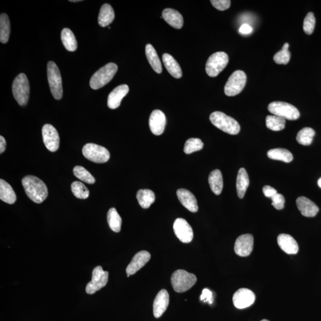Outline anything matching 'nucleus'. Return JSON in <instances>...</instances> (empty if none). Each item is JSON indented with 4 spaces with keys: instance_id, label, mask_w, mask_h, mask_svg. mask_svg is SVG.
I'll return each instance as SVG.
<instances>
[{
    "instance_id": "f3484780",
    "label": "nucleus",
    "mask_w": 321,
    "mask_h": 321,
    "mask_svg": "<svg viewBox=\"0 0 321 321\" xmlns=\"http://www.w3.org/2000/svg\"><path fill=\"white\" fill-rule=\"evenodd\" d=\"M151 259V254L147 251H140L135 254L131 263L129 264L126 268V273L127 277L135 274L136 273L144 267Z\"/></svg>"
},
{
    "instance_id": "4be33fe9",
    "label": "nucleus",
    "mask_w": 321,
    "mask_h": 321,
    "mask_svg": "<svg viewBox=\"0 0 321 321\" xmlns=\"http://www.w3.org/2000/svg\"><path fill=\"white\" fill-rule=\"evenodd\" d=\"M277 242L278 246L286 253L294 254L298 252V244L291 235L281 234L277 237Z\"/></svg>"
},
{
    "instance_id": "c03bdc74",
    "label": "nucleus",
    "mask_w": 321,
    "mask_h": 321,
    "mask_svg": "<svg viewBox=\"0 0 321 321\" xmlns=\"http://www.w3.org/2000/svg\"><path fill=\"white\" fill-rule=\"evenodd\" d=\"M201 301L208 302L209 304L213 303L212 293L208 288H204L201 296Z\"/></svg>"
},
{
    "instance_id": "9d476101",
    "label": "nucleus",
    "mask_w": 321,
    "mask_h": 321,
    "mask_svg": "<svg viewBox=\"0 0 321 321\" xmlns=\"http://www.w3.org/2000/svg\"><path fill=\"white\" fill-rule=\"evenodd\" d=\"M83 156L86 158L96 163H105L109 160L110 153L102 146L95 144H87L82 149Z\"/></svg>"
},
{
    "instance_id": "49530a36",
    "label": "nucleus",
    "mask_w": 321,
    "mask_h": 321,
    "mask_svg": "<svg viewBox=\"0 0 321 321\" xmlns=\"http://www.w3.org/2000/svg\"><path fill=\"white\" fill-rule=\"evenodd\" d=\"M253 28L248 24H243L240 26L239 33L243 35H247L252 33Z\"/></svg>"
},
{
    "instance_id": "4c0bfd02",
    "label": "nucleus",
    "mask_w": 321,
    "mask_h": 321,
    "mask_svg": "<svg viewBox=\"0 0 321 321\" xmlns=\"http://www.w3.org/2000/svg\"><path fill=\"white\" fill-rule=\"evenodd\" d=\"M73 194L77 198L85 200L89 196V191L85 185L80 181H75L71 186Z\"/></svg>"
},
{
    "instance_id": "f03ea898",
    "label": "nucleus",
    "mask_w": 321,
    "mask_h": 321,
    "mask_svg": "<svg viewBox=\"0 0 321 321\" xmlns=\"http://www.w3.org/2000/svg\"><path fill=\"white\" fill-rule=\"evenodd\" d=\"M209 120L215 127L230 135L238 134L240 131L238 122L220 111L212 113L209 116Z\"/></svg>"
},
{
    "instance_id": "58836bf2",
    "label": "nucleus",
    "mask_w": 321,
    "mask_h": 321,
    "mask_svg": "<svg viewBox=\"0 0 321 321\" xmlns=\"http://www.w3.org/2000/svg\"><path fill=\"white\" fill-rule=\"evenodd\" d=\"M204 148V143L198 138H190L185 143L184 152L186 154L200 151Z\"/></svg>"
},
{
    "instance_id": "c85d7f7f",
    "label": "nucleus",
    "mask_w": 321,
    "mask_h": 321,
    "mask_svg": "<svg viewBox=\"0 0 321 321\" xmlns=\"http://www.w3.org/2000/svg\"><path fill=\"white\" fill-rule=\"evenodd\" d=\"M115 17L114 10L110 5L105 4L101 7L99 23L101 27H106L113 22Z\"/></svg>"
},
{
    "instance_id": "72a5a7b5",
    "label": "nucleus",
    "mask_w": 321,
    "mask_h": 321,
    "mask_svg": "<svg viewBox=\"0 0 321 321\" xmlns=\"http://www.w3.org/2000/svg\"><path fill=\"white\" fill-rule=\"evenodd\" d=\"M107 221L111 230L116 233L120 232L122 219L116 209L114 208H111L108 212Z\"/></svg>"
},
{
    "instance_id": "09e8293b",
    "label": "nucleus",
    "mask_w": 321,
    "mask_h": 321,
    "mask_svg": "<svg viewBox=\"0 0 321 321\" xmlns=\"http://www.w3.org/2000/svg\"><path fill=\"white\" fill-rule=\"evenodd\" d=\"M317 184H318V186L321 188V177L318 181H317Z\"/></svg>"
},
{
    "instance_id": "f8f14e48",
    "label": "nucleus",
    "mask_w": 321,
    "mask_h": 321,
    "mask_svg": "<svg viewBox=\"0 0 321 321\" xmlns=\"http://www.w3.org/2000/svg\"><path fill=\"white\" fill-rule=\"evenodd\" d=\"M42 134L44 145L49 151H57L60 146V137L56 129L51 124H45L42 129Z\"/></svg>"
},
{
    "instance_id": "412c9836",
    "label": "nucleus",
    "mask_w": 321,
    "mask_h": 321,
    "mask_svg": "<svg viewBox=\"0 0 321 321\" xmlns=\"http://www.w3.org/2000/svg\"><path fill=\"white\" fill-rule=\"evenodd\" d=\"M296 205L302 215L306 217H313L319 211V208L313 202L304 197H299L296 200Z\"/></svg>"
},
{
    "instance_id": "f257e3e1",
    "label": "nucleus",
    "mask_w": 321,
    "mask_h": 321,
    "mask_svg": "<svg viewBox=\"0 0 321 321\" xmlns=\"http://www.w3.org/2000/svg\"><path fill=\"white\" fill-rule=\"evenodd\" d=\"M27 196L35 203L41 204L48 197L46 184L36 176H26L22 181Z\"/></svg>"
},
{
    "instance_id": "8fccbe9b",
    "label": "nucleus",
    "mask_w": 321,
    "mask_h": 321,
    "mask_svg": "<svg viewBox=\"0 0 321 321\" xmlns=\"http://www.w3.org/2000/svg\"><path fill=\"white\" fill-rule=\"evenodd\" d=\"M70 2L75 3V2H81V1H80V0H76V1H75H75H74V0H73V1H72V0H71V1H70Z\"/></svg>"
},
{
    "instance_id": "a211bd4d",
    "label": "nucleus",
    "mask_w": 321,
    "mask_h": 321,
    "mask_svg": "<svg viewBox=\"0 0 321 321\" xmlns=\"http://www.w3.org/2000/svg\"><path fill=\"white\" fill-rule=\"evenodd\" d=\"M170 298L168 292L165 289L160 291L153 302V315L156 318L162 316L163 314L166 311L169 304Z\"/></svg>"
},
{
    "instance_id": "39448f33",
    "label": "nucleus",
    "mask_w": 321,
    "mask_h": 321,
    "mask_svg": "<svg viewBox=\"0 0 321 321\" xmlns=\"http://www.w3.org/2000/svg\"><path fill=\"white\" fill-rule=\"evenodd\" d=\"M197 278L194 274L183 270L174 272L171 277V282L174 291L183 293L189 291L196 283Z\"/></svg>"
},
{
    "instance_id": "9b49d317",
    "label": "nucleus",
    "mask_w": 321,
    "mask_h": 321,
    "mask_svg": "<svg viewBox=\"0 0 321 321\" xmlns=\"http://www.w3.org/2000/svg\"><path fill=\"white\" fill-rule=\"evenodd\" d=\"M109 281V273L103 270L101 266L94 268L92 271V280L86 287L87 294L93 295L103 288Z\"/></svg>"
},
{
    "instance_id": "0eeeda50",
    "label": "nucleus",
    "mask_w": 321,
    "mask_h": 321,
    "mask_svg": "<svg viewBox=\"0 0 321 321\" xmlns=\"http://www.w3.org/2000/svg\"><path fill=\"white\" fill-rule=\"evenodd\" d=\"M268 109L274 116L283 118L284 119L296 120L300 117L297 108L287 103L275 101L269 104Z\"/></svg>"
},
{
    "instance_id": "dca6fc26",
    "label": "nucleus",
    "mask_w": 321,
    "mask_h": 321,
    "mask_svg": "<svg viewBox=\"0 0 321 321\" xmlns=\"http://www.w3.org/2000/svg\"><path fill=\"white\" fill-rule=\"evenodd\" d=\"M149 124L153 135L159 136L163 134L166 125V117L163 111L155 110L150 116Z\"/></svg>"
},
{
    "instance_id": "ddd939ff",
    "label": "nucleus",
    "mask_w": 321,
    "mask_h": 321,
    "mask_svg": "<svg viewBox=\"0 0 321 321\" xmlns=\"http://www.w3.org/2000/svg\"><path fill=\"white\" fill-rule=\"evenodd\" d=\"M255 298V295L250 290L240 288L233 295V304L237 309H245L253 304Z\"/></svg>"
},
{
    "instance_id": "2eb2a0df",
    "label": "nucleus",
    "mask_w": 321,
    "mask_h": 321,
    "mask_svg": "<svg viewBox=\"0 0 321 321\" xmlns=\"http://www.w3.org/2000/svg\"><path fill=\"white\" fill-rule=\"evenodd\" d=\"M253 237L250 234L240 236L236 240L235 252L240 256L246 257L252 253Z\"/></svg>"
},
{
    "instance_id": "6ab92c4d",
    "label": "nucleus",
    "mask_w": 321,
    "mask_h": 321,
    "mask_svg": "<svg viewBox=\"0 0 321 321\" xmlns=\"http://www.w3.org/2000/svg\"><path fill=\"white\" fill-rule=\"evenodd\" d=\"M129 88L127 85H121L116 87L108 97V106L111 109H116L120 106L121 101L127 95Z\"/></svg>"
},
{
    "instance_id": "79ce46f5",
    "label": "nucleus",
    "mask_w": 321,
    "mask_h": 321,
    "mask_svg": "<svg viewBox=\"0 0 321 321\" xmlns=\"http://www.w3.org/2000/svg\"><path fill=\"white\" fill-rule=\"evenodd\" d=\"M272 205L274 206L275 209L278 210H280L284 207L285 204V198L283 195L280 194H277L275 195L273 197H272Z\"/></svg>"
},
{
    "instance_id": "aec40b11",
    "label": "nucleus",
    "mask_w": 321,
    "mask_h": 321,
    "mask_svg": "<svg viewBox=\"0 0 321 321\" xmlns=\"http://www.w3.org/2000/svg\"><path fill=\"white\" fill-rule=\"evenodd\" d=\"M177 196L180 203L191 212L198 211V205L196 198L189 190L179 189L177 191Z\"/></svg>"
},
{
    "instance_id": "bb28decb",
    "label": "nucleus",
    "mask_w": 321,
    "mask_h": 321,
    "mask_svg": "<svg viewBox=\"0 0 321 321\" xmlns=\"http://www.w3.org/2000/svg\"><path fill=\"white\" fill-rule=\"evenodd\" d=\"M208 182L213 193L216 195L221 194L223 189V179L220 170L212 171L209 174Z\"/></svg>"
},
{
    "instance_id": "5701e85b",
    "label": "nucleus",
    "mask_w": 321,
    "mask_h": 321,
    "mask_svg": "<svg viewBox=\"0 0 321 321\" xmlns=\"http://www.w3.org/2000/svg\"><path fill=\"white\" fill-rule=\"evenodd\" d=\"M163 19L171 26L176 29H181L183 25L184 20L182 15L173 9H166L162 13Z\"/></svg>"
},
{
    "instance_id": "e433bc0d",
    "label": "nucleus",
    "mask_w": 321,
    "mask_h": 321,
    "mask_svg": "<svg viewBox=\"0 0 321 321\" xmlns=\"http://www.w3.org/2000/svg\"><path fill=\"white\" fill-rule=\"evenodd\" d=\"M74 175L83 182L92 184L95 182V178L88 170L82 166H76L73 169Z\"/></svg>"
},
{
    "instance_id": "a878e982",
    "label": "nucleus",
    "mask_w": 321,
    "mask_h": 321,
    "mask_svg": "<svg viewBox=\"0 0 321 321\" xmlns=\"http://www.w3.org/2000/svg\"><path fill=\"white\" fill-rule=\"evenodd\" d=\"M0 200L9 204L15 203L17 198L11 186L4 180H0Z\"/></svg>"
},
{
    "instance_id": "6e6552de",
    "label": "nucleus",
    "mask_w": 321,
    "mask_h": 321,
    "mask_svg": "<svg viewBox=\"0 0 321 321\" xmlns=\"http://www.w3.org/2000/svg\"><path fill=\"white\" fill-rule=\"evenodd\" d=\"M228 55L224 52H217L209 57L206 64V72L209 76H217L228 65Z\"/></svg>"
},
{
    "instance_id": "423d86ee",
    "label": "nucleus",
    "mask_w": 321,
    "mask_h": 321,
    "mask_svg": "<svg viewBox=\"0 0 321 321\" xmlns=\"http://www.w3.org/2000/svg\"><path fill=\"white\" fill-rule=\"evenodd\" d=\"M47 76L52 96L55 100H61L63 93L61 76L57 66L53 61L48 62Z\"/></svg>"
},
{
    "instance_id": "b1692460",
    "label": "nucleus",
    "mask_w": 321,
    "mask_h": 321,
    "mask_svg": "<svg viewBox=\"0 0 321 321\" xmlns=\"http://www.w3.org/2000/svg\"><path fill=\"white\" fill-rule=\"evenodd\" d=\"M163 61L167 71L170 74L176 79H180L182 76V71L180 66L172 55L165 54L163 55Z\"/></svg>"
},
{
    "instance_id": "7c9ffc66",
    "label": "nucleus",
    "mask_w": 321,
    "mask_h": 321,
    "mask_svg": "<svg viewBox=\"0 0 321 321\" xmlns=\"http://www.w3.org/2000/svg\"><path fill=\"white\" fill-rule=\"evenodd\" d=\"M137 200L141 207L147 209L155 201V195L153 191L149 189H141L138 191Z\"/></svg>"
},
{
    "instance_id": "c756f323",
    "label": "nucleus",
    "mask_w": 321,
    "mask_h": 321,
    "mask_svg": "<svg viewBox=\"0 0 321 321\" xmlns=\"http://www.w3.org/2000/svg\"><path fill=\"white\" fill-rule=\"evenodd\" d=\"M61 39L66 50L69 51H75L78 48V43L75 35L69 28L62 29L61 34Z\"/></svg>"
},
{
    "instance_id": "de8ad7c7",
    "label": "nucleus",
    "mask_w": 321,
    "mask_h": 321,
    "mask_svg": "<svg viewBox=\"0 0 321 321\" xmlns=\"http://www.w3.org/2000/svg\"><path fill=\"white\" fill-rule=\"evenodd\" d=\"M6 148V141L4 137L2 136L0 137V153H2L5 152Z\"/></svg>"
},
{
    "instance_id": "473e14b6",
    "label": "nucleus",
    "mask_w": 321,
    "mask_h": 321,
    "mask_svg": "<svg viewBox=\"0 0 321 321\" xmlns=\"http://www.w3.org/2000/svg\"><path fill=\"white\" fill-rule=\"evenodd\" d=\"M10 34V22L8 15L2 13L0 16V41L3 44L8 43Z\"/></svg>"
},
{
    "instance_id": "3c124183",
    "label": "nucleus",
    "mask_w": 321,
    "mask_h": 321,
    "mask_svg": "<svg viewBox=\"0 0 321 321\" xmlns=\"http://www.w3.org/2000/svg\"><path fill=\"white\" fill-rule=\"evenodd\" d=\"M261 321H269V320H267V319H263V320H262Z\"/></svg>"
},
{
    "instance_id": "ea45409f",
    "label": "nucleus",
    "mask_w": 321,
    "mask_h": 321,
    "mask_svg": "<svg viewBox=\"0 0 321 321\" xmlns=\"http://www.w3.org/2000/svg\"><path fill=\"white\" fill-rule=\"evenodd\" d=\"M289 44L285 43L281 50L274 55V61L278 65H287L291 59V52L288 51Z\"/></svg>"
},
{
    "instance_id": "cd10ccee",
    "label": "nucleus",
    "mask_w": 321,
    "mask_h": 321,
    "mask_svg": "<svg viewBox=\"0 0 321 321\" xmlns=\"http://www.w3.org/2000/svg\"><path fill=\"white\" fill-rule=\"evenodd\" d=\"M145 54L146 58H147L148 61L150 65L151 66L153 71L158 73V74L162 73V62L160 61L159 58L158 54H157L155 48L153 47L151 44H147L146 45Z\"/></svg>"
},
{
    "instance_id": "4468645a",
    "label": "nucleus",
    "mask_w": 321,
    "mask_h": 321,
    "mask_svg": "<svg viewBox=\"0 0 321 321\" xmlns=\"http://www.w3.org/2000/svg\"><path fill=\"white\" fill-rule=\"evenodd\" d=\"M173 229L177 238L181 242L190 243L194 238V232L191 226L183 218H177L174 222Z\"/></svg>"
},
{
    "instance_id": "1a4fd4ad",
    "label": "nucleus",
    "mask_w": 321,
    "mask_h": 321,
    "mask_svg": "<svg viewBox=\"0 0 321 321\" xmlns=\"http://www.w3.org/2000/svg\"><path fill=\"white\" fill-rule=\"evenodd\" d=\"M247 77L242 71H236L230 76L224 87V93L227 96L233 97L242 91L246 85Z\"/></svg>"
},
{
    "instance_id": "a19ab883",
    "label": "nucleus",
    "mask_w": 321,
    "mask_h": 321,
    "mask_svg": "<svg viewBox=\"0 0 321 321\" xmlns=\"http://www.w3.org/2000/svg\"><path fill=\"white\" fill-rule=\"evenodd\" d=\"M315 18L313 13L309 12L306 15L303 22V30L308 35H311L315 29Z\"/></svg>"
},
{
    "instance_id": "37998d69",
    "label": "nucleus",
    "mask_w": 321,
    "mask_h": 321,
    "mask_svg": "<svg viewBox=\"0 0 321 321\" xmlns=\"http://www.w3.org/2000/svg\"><path fill=\"white\" fill-rule=\"evenodd\" d=\"M211 3L215 9L220 11L229 9L231 5V2L230 0H211Z\"/></svg>"
},
{
    "instance_id": "a18cd8bd",
    "label": "nucleus",
    "mask_w": 321,
    "mask_h": 321,
    "mask_svg": "<svg viewBox=\"0 0 321 321\" xmlns=\"http://www.w3.org/2000/svg\"><path fill=\"white\" fill-rule=\"evenodd\" d=\"M263 190L265 196L267 198H271L277 194V191L270 186H265Z\"/></svg>"
},
{
    "instance_id": "20e7f679",
    "label": "nucleus",
    "mask_w": 321,
    "mask_h": 321,
    "mask_svg": "<svg viewBox=\"0 0 321 321\" xmlns=\"http://www.w3.org/2000/svg\"><path fill=\"white\" fill-rule=\"evenodd\" d=\"M12 91L14 97L20 106L27 105L29 99L30 86L25 74L20 73L14 80Z\"/></svg>"
},
{
    "instance_id": "2f4dec72",
    "label": "nucleus",
    "mask_w": 321,
    "mask_h": 321,
    "mask_svg": "<svg viewBox=\"0 0 321 321\" xmlns=\"http://www.w3.org/2000/svg\"><path fill=\"white\" fill-rule=\"evenodd\" d=\"M267 155L271 159L282 160L285 163H291L293 159L292 153L287 149L275 148L270 149L267 152Z\"/></svg>"
},
{
    "instance_id": "f704fd0d",
    "label": "nucleus",
    "mask_w": 321,
    "mask_h": 321,
    "mask_svg": "<svg viewBox=\"0 0 321 321\" xmlns=\"http://www.w3.org/2000/svg\"><path fill=\"white\" fill-rule=\"evenodd\" d=\"M315 132L313 129L310 127H305L298 132L296 140L299 144L308 146L312 144Z\"/></svg>"
},
{
    "instance_id": "c9c22d12",
    "label": "nucleus",
    "mask_w": 321,
    "mask_h": 321,
    "mask_svg": "<svg viewBox=\"0 0 321 321\" xmlns=\"http://www.w3.org/2000/svg\"><path fill=\"white\" fill-rule=\"evenodd\" d=\"M285 119L277 116H268L266 117V125L270 130L281 131L285 128Z\"/></svg>"
},
{
    "instance_id": "7ed1b4c3",
    "label": "nucleus",
    "mask_w": 321,
    "mask_h": 321,
    "mask_svg": "<svg viewBox=\"0 0 321 321\" xmlns=\"http://www.w3.org/2000/svg\"><path fill=\"white\" fill-rule=\"evenodd\" d=\"M118 71L117 65L110 62L94 73L90 80V86L93 89H99L106 85L113 79Z\"/></svg>"
},
{
    "instance_id": "393cba45",
    "label": "nucleus",
    "mask_w": 321,
    "mask_h": 321,
    "mask_svg": "<svg viewBox=\"0 0 321 321\" xmlns=\"http://www.w3.org/2000/svg\"><path fill=\"white\" fill-rule=\"evenodd\" d=\"M249 185V178L246 170L241 168L237 174L236 180V189L237 195L240 199L243 198L246 194L247 187Z\"/></svg>"
}]
</instances>
